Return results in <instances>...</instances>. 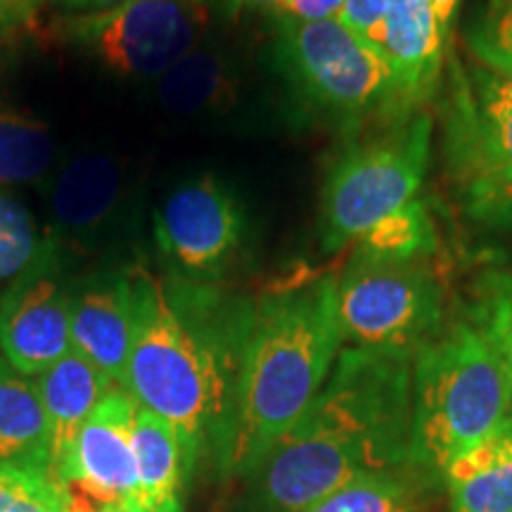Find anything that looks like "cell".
I'll return each mask as SVG.
<instances>
[{"label": "cell", "mask_w": 512, "mask_h": 512, "mask_svg": "<svg viewBox=\"0 0 512 512\" xmlns=\"http://www.w3.org/2000/svg\"><path fill=\"white\" fill-rule=\"evenodd\" d=\"M133 337L124 389L178 432L188 470L204 453L226 475L252 302L131 268Z\"/></svg>", "instance_id": "6da1fadb"}, {"label": "cell", "mask_w": 512, "mask_h": 512, "mask_svg": "<svg viewBox=\"0 0 512 512\" xmlns=\"http://www.w3.org/2000/svg\"><path fill=\"white\" fill-rule=\"evenodd\" d=\"M413 356L344 347L306 413L245 479L238 512H306L339 486L411 465Z\"/></svg>", "instance_id": "7a4b0ae2"}, {"label": "cell", "mask_w": 512, "mask_h": 512, "mask_svg": "<svg viewBox=\"0 0 512 512\" xmlns=\"http://www.w3.org/2000/svg\"><path fill=\"white\" fill-rule=\"evenodd\" d=\"M344 349L337 273L299 271L252 302L226 475L245 479L306 413Z\"/></svg>", "instance_id": "3957f363"}, {"label": "cell", "mask_w": 512, "mask_h": 512, "mask_svg": "<svg viewBox=\"0 0 512 512\" xmlns=\"http://www.w3.org/2000/svg\"><path fill=\"white\" fill-rule=\"evenodd\" d=\"M512 415V387L489 339L451 318L413 358L411 465L441 484L448 465Z\"/></svg>", "instance_id": "277c9868"}, {"label": "cell", "mask_w": 512, "mask_h": 512, "mask_svg": "<svg viewBox=\"0 0 512 512\" xmlns=\"http://www.w3.org/2000/svg\"><path fill=\"white\" fill-rule=\"evenodd\" d=\"M273 57L299 105L323 119L342 128L399 121L392 67L342 19L278 22Z\"/></svg>", "instance_id": "5b68a950"}, {"label": "cell", "mask_w": 512, "mask_h": 512, "mask_svg": "<svg viewBox=\"0 0 512 512\" xmlns=\"http://www.w3.org/2000/svg\"><path fill=\"white\" fill-rule=\"evenodd\" d=\"M432 117L425 110L389 121L380 136L351 145L320 192V247H354L396 211L415 202L432 157Z\"/></svg>", "instance_id": "8992f818"}, {"label": "cell", "mask_w": 512, "mask_h": 512, "mask_svg": "<svg viewBox=\"0 0 512 512\" xmlns=\"http://www.w3.org/2000/svg\"><path fill=\"white\" fill-rule=\"evenodd\" d=\"M337 318L347 347L415 358L448 323L437 256L394 261L354 249L337 273Z\"/></svg>", "instance_id": "52a82bcc"}, {"label": "cell", "mask_w": 512, "mask_h": 512, "mask_svg": "<svg viewBox=\"0 0 512 512\" xmlns=\"http://www.w3.org/2000/svg\"><path fill=\"white\" fill-rule=\"evenodd\" d=\"M204 29V0H126L105 12L67 15L60 27L69 43L128 79L164 76L200 46Z\"/></svg>", "instance_id": "ba28073f"}, {"label": "cell", "mask_w": 512, "mask_h": 512, "mask_svg": "<svg viewBox=\"0 0 512 512\" xmlns=\"http://www.w3.org/2000/svg\"><path fill=\"white\" fill-rule=\"evenodd\" d=\"M446 147L472 214L484 219L512 197V79L491 69L451 72Z\"/></svg>", "instance_id": "9c48e42d"}, {"label": "cell", "mask_w": 512, "mask_h": 512, "mask_svg": "<svg viewBox=\"0 0 512 512\" xmlns=\"http://www.w3.org/2000/svg\"><path fill=\"white\" fill-rule=\"evenodd\" d=\"M245 235L240 200L209 174L176 188L155 214L159 252L185 283L221 280L238 261Z\"/></svg>", "instance_id": "30bf717a"}, {"label": "cell", "mask_w": 512, "mask_h": 512, "mask_svg": "<svg viewBox=\"0 0 512 512\" xmlns=\"http://www.w3.org/2000/svg\"><path fill=\"white\" fill-rule=\"evenodd\" d=\"M138 403L112 389L86 420L62 477L69 512H133L138 465L133 448Z\"/></svg>", "instance_id": "8fae6325"}, {"label": "cell", "mask_w": 512, "mask_h": 512, "mask_svg": "<svg viewBox=\"0 0 512 512\" xmlns=\"http://www.w3.org/2000/svg\"><path fill=\"white\" fill-rule=\"evenodd\" d=\"M57 268L60 256L53 249L0 297V354L24 377L41 375L74 349L72 290Z\"/></svg>", "instance_id": "7c38bea8"}, {"label": "cell", "mask_w": 512, "mask_h": 512, "mask_svg": "<svg viewBox=\"0 0 512 512\" xmlns=\"http://www.w3.org/2000/svg\"><path fill=\"white\" fill-rule=\"evenodd\" d=\"M377 48L394 74L396 117L420 112L437 93L448 55L432 0H387Z\"/></svg>", "instance_id": "4fadbf2b"}, {"label": "cell", "mask_w": 512, "mask_h": 512, "mask_svg": "<svg viewBox=\"0 0 512 512\" xmlns=\"http://www.w3.org/2000/svg\"><path fill=\"white\" fill-rule=\"evenodd\" d=\"M72 344L112 384L124 389L133 337L131 273H110L72 290Z\"/></svg>", "instance_id": "5bb4252c"}, {"label": "cell", "mask_w": 512, "mask_h": 512, "mask_svg": "<svg viewBox=\"0 0 512 512\" xmlns=\"http://www.w3.org/2000/svg\"><path fill=\"white\" fill-rule=\"evenodd\" d=\"M34 387L50 430V477L62 484L83 425L98 403L117 389V384H112L88 358L72 349L36 375Z\"/></svg>", "instance_id": "9a60e30c"}, {"label": "cell", "mask_w": 512, "mask_h": 512, "mask_svg": "<svg viewBox=\"0 0 512 512\" xmlns=\"http://www.w3.org/2000/svg\"><path fill=\"white\" fill-rule=\"evenodd\" d=\"M124 178L119 164L102 152H83L57 171L50 190V216L67 238H93L121 202Z\"/></svg>", "instance_id": "2e32d148"}, {"label": "cell", "mask_w": 512, "mask_h": 512, "mask_svg": "<svg viewBox=\"0 0 512 512\" xmlns=\"http://www.w3.org/2000/svg\"><path fill=\"white\" fill-rule=\"evenodd\" d=\"M448 512H512V415L441 475Z\"/></svg>", "instance_id": "e0dca14e"}, {"label": "cell", "mask_w": 512, "mask_h": 512, "mask_svg": "<svg viewBox=\"0 0 512 512\" xmlns=\"http://www.w3.org/2000/svg\"><path fill=\"white\" fill-rule=\"evenodd\" d=\"M0 472L50 475V430L34 380L0 356Z\"/></svg>", "instance_id": "ac0fdd59"}, {"label": "cell", "mask_w": 512, "mask_h": 512, "mask_svg": "<svg viewBox=\"0 0 512 512\" xmlns=\"http://www.w3.org/2000/svg\"><path fill=\"white\" fill-rule=\"evenodd\" d=\"M138 498L133 512L181 510L183 475L188 472L181 437L169 422L138 406L133 427Z\"/></svg>", "instance_id": "d6986e66"}, {"label": "cell", "mask_w": 512, "mask_h": 512, "mask_svg": "<svg viewBox=\"0 0 512 512\" xmlns=\"http://www.w3.org/2000/svg\"><path fill=\"white\" fill-rule=\"evenodd\" d=\"M157 98L178 117L221 114L238 102V76L221 50L197 46L159 76Z\"/></svg>", "instance_id": "ffe728a7"}, {"label": "cell", "mask_w": 512, "mask_h": 512, "mask_svg": "<svg viewBox=\"0 0 512 512\" xmlns=\"http://www.w3.org/2000/svg\"><path fill=\"white\" fill-rule=\"evenodd\" d=\"M434 489V479L406 465L351 479L306 512H425Z\"/></svg>", "instance_id": "44dd1931"}, {"label": "cell", "mask_w": 512, "mask_h": 512, "mask_svg": "<svg viewBox=\"0 0 512 512\" xmlns=\"http://www.w3.org/2000/svg\"><path fill=\"white\" fill-rule=\"evenodd\" d=\"M55 136L46 121L0 110V188L43 181L55 166Z\"/></svg>", "instance_id": "7402d4cb"}, {"label": "cell", "mask_w": 512, "mask_h": 512, "mask_svg": "<svg viewBox=\"0 0 512 512\" xmlns=\"http://www.w3.org/2000/svg\"><path fill=\"white\" fill-rule=\"evenodd\" d=\"M354 249L377 259L394 261L437 256V226L425 204L415 200L363 235Z\"/></svg>", "instance_id": "603a6c76"}, {"label": "cell", "mask_w": 512, "mask_h": 512, "mask_svg": "<svg viewBox=\"0 0 512 512\" xmlns=\"http://www.w3.org/2000/svg\"><path fill=\"white\" fill-rule=\"evenodd\" d=\"M465 318L496 349L512 387V271L486 268L479 273Z\"/></svg>", "instance_id": "cb8c5ba5"}, {"label": "cell", "mask_w": 512, "mask_h": 512, "mask_svg": "<svg viewBox=\"0 0 512 512\" xmlns=\"http://www.w3.org/2000/svg\"><path fill=\"white\" fill-rule=\"evenodd\" d=\"M57 249L46 238L27 204L0 188V285L12 283Z\"/></svg>", "instance_id": "d4e9b609"}, {"label": "cell", "mask_w": 512, "mask_h": 512, "mask_svg": "<svg viewBox=\"0 0 512 512\" xmlns=\"http://www.w3.org/2000/svg\"><path fill=\"white\" fill-rule=\"evenodd\" d=\"M477 64L512 79V0H484L465 34Z\"/></svg>", "instance_id": "484cf974"}, {"label": "cell", "mask_w": 512, "mask_h": 512, "mask_svg": "<svg viewBox=\"0 0 512 512\" xmlns=\"http://www.w3.org/2000/svg\"><path fill=\"white\" fill-rule=\"evenodd\" d=\"M62 486L50 475L0 472V512H64Z\"/></svg>", "instance_id": "4316f807"}, {"label": "cell", "mask_w": 512, "mask_h": 512, "mask_svg": "<svg viewBox=\"0 0 512 512\" xmlns=\"http://www.w3.org/2000/svg\"><path fill=\"white\" fill-rule=\"evenodd\" d=\"M384 12H387V0H347L342 10V22L351 31L363 36L366 41L377 46L382 34Z\"/></svg>", "instance_id": "83f0119b"}, {"label": "cell", "mask_w": 512, "mask_h": 512, "mask_svg": "<svg viewBox=\"0 0 512 512\" xmlns=\"http://www.w3.org/2000/svg\"><path fill=\"white\" fill-rule=\"evenodd\" d=\"M347 0H280L271 15L278 22H325L342 17Z\"/></svg>", "instance_id": "f1b7e54d"}, {"label": "cell", "mask_w": 512, "mask_h": 512, "mask_svg": "<svg viewBox=\"0 0 512 512\" xmlns=\"http://www.w3.org/2000/svg\"><path fill=\"white\" fill-rule=\"evenodd\" d=\"M43 0H0V31H10L27 24L41 8Z\"/></svg>", "instance_id": "f546056e"}, {"label": "cell", "mask_w": 512, "mask_h": 512, "mask_svg": "<svg viewBox=\"0 0 512 512\" xmlns=\"http://www.w3.org/2000/svg\"><path fill=\"white\" fill-rule=\"evenodd\" d=\"M67 15H93V12H105L124 5L126 0H50Z\"/></svg>", "instance_id": "4dcf8cb0"}, {"label": "cell", "mask_w": 512, "mask_h": 512, "mask_svg": "<svg viewBox=\"0 0 512 512\" xmlns=\"http://www.w3.org/2000/svg\"><path fill=\"white\" fill-rule=\"evenodd\" d=\"M460 3H463V0H432L434 17H437L441 36H444L446 41H451V24H453V17H456V12L460 8Z\"/></svg>", "instance_id": "1f68e13d"}, {"label": "cell", "mask_w": 512, "mask_h": 512, "mask_svg": "<svg viewBox=\"0 0 512 512\" xmlns=\"http://www.w3.org/2000/svg\"><path fill=\"white\" fill-rule=\"evenodd\" d=\"M280 0H233V10L240 12V10H266V12H273L275 5H278Z\"/></svg>", "instance_id": "d6a6232c"}, {"label": "cell", "mask_w": 512, "mask_h": 512, "mask_svg": "<svg viewBox=\"0 0 512 512\" xmlns=\"http://www.w3.org/2000/svg\"><path fill=\"white\" fill-rule=\"evenodd\" d=\"M484 221L491 223H501V226H512V200L505 202L503 207H498L496 211H491Z\"/></svg>", "instance_id": "836d02e7"}, {"label": "cell", "mask_w": 512, "mask_h": 512, "mask_svg": "<svg viewBox=\"0 0 512 512\" xmlns=\"http://www.w3.org/2000/svg\"><path fill=\"white\" fill-rule=\"evenodd\" d=\"M510 200H512V197H508V200H505V202H510ZM505 202H501V204H498V207H503V204H505ZM498 207H496V209H498ZM496 209H491V211H496ZM491 211H489V214H491ZM489 214H486V216H489ZM486 216H484V219H486Z\"/></svg>", "instance_id": "e575fe53"}, {"label": "cell", "mask_w": 512, "mask_h": 512, "mask_svg": "<svg viewBox=\"0 0 512 512\" xmlns=\"http://www.w3.org/2000/svg\"><path fill=\"white\" fill-rule=\"evenodd\" d=\"M64 512H69V510H64Z\"/></svg>", "instance_id": "d590c367"}]
</instances>
